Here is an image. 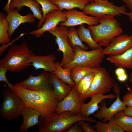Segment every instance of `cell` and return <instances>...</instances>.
Instances as JSON below:
<instances>
[{
  "label": "cell",
  "instance_id": "cell-33",
  "mask_svg": "<svg viewBox=\"0 0 132 132\" xmlns=\"http://www.w3.org/2000/svg\"><path fill=\"white\" fill-rule=\"evenodd\" d=\"M86 121L81 120L78 121V122L85 132H96L94 127L86 122Z\"/></svg>",
  "mask_w": 132,
  "mask_h": 132
},
{
  "label": "cell",
  "instance_id": "cell-38",
  "mask_svg": "<svg viewBox=\"0 0 132 132\" xmlns=\"http://www.w3.org/2000/svg\"><path fill=\"white\" fill-rule=\"evenodd\" d=\"M126 73L124 68L121 67H118L115 70V73L117 76Z\"/></svg>",
  "mask_w": 132,
  "mask_h": 132
},
{
  "label": "cell",
  "instance_id": "cell-11",
  "mask_svg": "<svg viewBox=\"0 0 132 132\" xmlns=\"http://www.w3.org/2000/svg\"><path fill=\"white\" fill-rule=\"evenodd\" d=\"M85 100L83 95L79 92L77 87H73L69 94L59 102L55 112L59 114L68 111L77 114L80 113L81 106Z\"/></svg>",
  "mask_w": 132,
  "mask_h": 132
},
{
  "label": "cell",
  "instance_id": "cell-12",
  "mask_svg": "<svg viewBox=\"0 0 132 132\" xmlns=\"http://www.w3.org/2000/svg\"><path fill=\"white\" fill-rule=\"evenodd\" d=\"M67 20L65 14L59 9L51 11L45 17L44 22L41 27L37 30L30 32V34L34 35L36 38H40L44 35L45 32L54 29L60 22H65Z\"/></svg>",
  "mask_w": 132,
  "mask_h": 132
},
{
  "label": "cell",
  "instance_id": "cell-20",
  "mask_svg": "<svg viewBox=\"0 0 132 132\" xmlns=\"http://www.w3.org/2000/svg\"><path fill=\"white\" fill-rule=\"evenodd\" d=\"M49 83L53 86L54 94L60 102L69 94L72 89L70 86L66 84L53 73L50 74Z\"/></svg>",
  "mask_w": 132,
  "mask_h": 132
},
{
  "label": "cell",
  "instance_id": "cell-5",
  "mask_svg": "<svg viewBox=\"0 0 132 132\" xmlns=\"http://www.w3.org/2000/svg\"><path fill=\"white\" fill-rule=\"evenodd\" d=\"M73 50L75 55L73 60L63 66V68L71 69L78 66L97 68L100 66L105 58V55L102 47L87 51L83 50L79 46H76Z\"/></svg>",
  "mask_w": 132,
  "mask_h": 132
},
{
  "label": "cell",
  "instance_id": "cell-4",
  "mask_svg": "<svg viewBox=\"0 0 132 132\" xmlns=\"http://www.w3.org/2000/svg\"><path fill=\"white\" fill-rule=\"evenodd\" d=\"M32 50L26 43L10 45L6 55L0 60V65L12 73L21 72L27 68L30 64Z\"/></svg>",
  "mask_w": 132,
  "mask_h": 132
},
{
  "label": "cell",
  "instance_id": "cell-35",
  "mask_svg": "<svg viewBox=\"0 0 132 132\" xmlns=\"http://www.w3.org/2000/svg\"><path fill=\"white\" fill-rule=\"evenodd\" d=\"M123 101L128 107H132V91L126 93L123 97Z\"/></svg>",
  "mask_w": 132,
  "mask_h": 132
},
{
  "label": "cell",
  "instance_id": "cell-15",
  "mask_svg": "<svg viewBox=\"0 0 132 132\" xmlns=\"http://www.w3.org/2000/svg\"><path fill=\"white\" fill-rule=\"evenodd\" d=\"M50 73L43 72L35 76L31 74L26 79L17 83L16 84L32 90H39L49 88Z\"/></svg>",
  "mask_w": 132,
  "mask_h": 132
},
{
  "label": "cell",
  "instance_id": "cell-1",
  "mask_svg": "<svg viewBox=\"0 0 132 132\" xmlns=\"http://www.w3.org/2000/svg\"><path fill=\"white\" fill-rule=\"evenodd\" d=\"M14 91L22 100L24 108L39 111L43 118L55 112L60 102L55 96L51 86L39 90H32L15 84Z\"/></svg>",
  "mask_w": 132,
  "mask_h": 132
},
{
  "label": "cell",
  "instance_id": "cell-10",
  "mask_svg": "<svg viewBox=\"0 0 132 132\" xmlns=\"http://www.w3.org/2000/svg\"><path fill=\"white\" fill-rule=\"evenodd\" d=\"M113 88L117 94L115 100L110 107L107 108L105 99L102 100L101 102V106H99L100 110L96 112L94 115L95 118L102 120V122H106L113 119V116L116 113L123 110L126 107L124 103L120 99V89L116 82H115Z\"/></svg>",
  "mask_w": 132,
  "mask_h": 132
},
{
  "label": "cell",
  "instance_id": "cell-39",
  "mask_svg": "<svg viewBox=\"0 0 132 132\" xmlns=\"http://www.w3.org/2000/svg\"><path fill=\"white\" fill-rule=\"evenodd\" d=\"M118 80L120 82H123L126 81L128 78V76L126 73L117 76Z\"/></svg>",
  "mask_w": 132,
  "mask_h": 132
},
{
  "label": "cell",
  "instance_id": "cell-23",
  "mask_svg": "<svg viewBox=\"0 0 132 132\" xmlns=\"http://www.w3.org/2000/svg\"><path fill=\"white\" fill-rule=\"evenodd\" d=\"M57 6L62 11L64 9L69 10L76 8L82 11L89 0H49Z\"/></svg>",
  "mask_w": 132,
  "mask_h": 132
},
{
  "label": "cell",
  "instance_id": "cell-36",
  "mask_svg": "<svg viewBox=\"0 0 132 132\" xmlns=\"http://www.w3.org/2000/svg\"><path fill=\"white\" fill-rule=\"evenodd\" d=\"M66 132H83L84 131L78 122L74 123Z\"/></svg>",
  "mask_w": 132,
  "mask_h": 132
},
{
  "label": "cell",
  "instance_id": "cell-45",
  "mask_svg": "<svg viewBox=\"0 0 132 132\" xmlns=\"http://www.w3.org/2000/svg\"><path fill=\"white\" fill-rule=\"evenodd\" d=\"M102 0H92V2H97V1H101Z\"/></svg>",
  "mask_w": 132,
  "mask_h": 132
},
{
  "label": "cell",
  "instance_id": "cell-27",
  "mask_svg": "<svg viewBox=\"0 0 132 132\" xmlns=\"http://www.w3.org/2000/svg\"><path fill=\"white\" fill-rule=\"evenodd\" d=\"M83 66L75 67L71 69L72 78L76 86L84 76L89 74L95 72L97 68Z\"/></svg>",
  "mask_w": 132,
  "mask_h": 132
},
{
  "label": "cell",
  "instance_id": "cell-17",
  "mask_svg": "<svg viewBox=\"0 0 132 132\" xmlns=\"http://www.w3.org/2000/svg\"><path fill=\"white\" fill-rule=\"evenodd\" d=\"M56 59L53 54L45 55H37L32 50L30 62L36 70L43 69L44 71L53 73L56 68L55 63Z\"/></svg>",
  "mask_w": 132,
  "mask_h": 132
},
{
  "label": "cell",
  "instance_id": "cell-2",
  "mask_svg": "<svg viewBox=\"0 0 132 132\" xmlns=\"http://www.w3.org/2000/svg\"><path fill=\"white\" fill-rule=\"evenodd\" d=\"M81 120L95 122L96 121L90 117L83 116L80 113L73 114L68 111L58 114L55 112L43 118H39V132H62L69 129L75 122Z\"/></svg>",
  "mask_w": 132,
  "mask_h": 132
},
{
  "label": "cell",
  "instance_id": "cell-30",
  "mask_svg": "<svg viewBox=\"0 0 132 132\" xmlns=\"http://www.w3.org/2000/svg\"><path fill=\"white\" fill-rule=\"evenodd\" d=\"M68 36L69 44L73 49L75 46H78L84 50H88V47L83 43L79 38L77 30L74 27H70L69 29Z\"/></svg>",
  "mask_w": 132,
  "mask_h": 132
},
{
  "label": "cell",
  "instance_id": "cell-26",
  "mask_svg": "<svg viewBox=\"0 0 132 132\" xmlns=\"http://www.w3.org/2000/svg\"><path fill=\"white\" fill-rule=\"evenodd\" d=\"M56 69L53 73L64 83L69 84L72 87L76 86L75 83L72 80L71 73V69L62 67L60 63L55 61V63Z\"/></svg>",
  "mask_w": 132,
  "mask_h": 132
},
{
  "label": "cell",
  "instance_id": "cell-18",
  "mask_svg": "<svg viewBox=\"0 0 132 132\" xmlns=\"http://www.w3.org/2000/svg\"><path fill=\"white\" fill-rule=\"evenodd\" d=\"M117 97L116 94L104 95L99 93L94 94L91 97L90 100L87 103H83L81 105L80 113L84 117H87L93 114L99 109L98 104L102 100L106 99L112 100Z\"/></svg>",
  "mask_w": 132,
  "mask_h": 132
},
{
  "label": "cell",
  "instance_id": "cell-34",
  "mask_svg": "<svg viewBox=\"0 0 132 132\" xmlns=\"http://www.w3.org/2000/svg\"><path fill=\"white\" fill-rule=\"evenodd\" d=\"M95 72L86 75L79 81L77 85L76 86L78 91L84 84L94 77Z\"/></svg>",
  "mask_w": 132,
  "mask_h": 132
},
{
  "label": "cell",
  "instance_id": "cell-21",
  "mask_svg": "<svg viewBox=\"0 0 132 132\" xmlns=\"http://www.w3.org/2000/svg\"><path fill=\"white\" fill-rule=\"evenodd\" d=\"M29 7L32 11L35 18L41 21L43 18V14L39 4L34 0H13L11 2L10 9L16 8L20 11L23 6Z\"/></svg>",
  "mask_w": 132,
  "mask_h": 132
},
{
  "label": "cell",
  "instance_id": "cell-7",
  "mask_svg": "<svg viewBox=\"0 0 132 132\" xmlns=\"http://www.w3.org/2000/svg\"><path fill=\"white\" fill-rule=\"evenodd\" d=\"M82 11L99 20L106 15L114 17L121 14L125 15L127 12L125 5L117 6L107 0L89 2L86 5Z\"/></svg>",
  "mask_w": 132,
  "mask_h": 132
},
{
  "label": "cell",
  "instance_id": "cell-6",
  "mask_svg": "<svg viewBox=\"0 0 132 132\" xmlns=\"http://www.w3.org/2000/svg\"><path fill=\"white\" fill-rule=\"evenodd\" d=\"M2 93L3 100L0 109L1 116L10 120L17 119L21 116L24 106L21 98L9 87L4 89Z\"/></svg>",
  "mask_w": 132,
  "mask_h": 132
},
{
  "label": "cell",
  "instance_id": "cell-3",
  "mask_svg": "<svg viewBox=\"0 0 132 132\" xmlns=\"http://www.w3.org/2000/svg\"><path fill=\"white\" fill-rule=\"evenodd\" d=\"M88 28L93 39L101 47H106L114 37L123 32L119 23L110 15L104 16L99 19L98 24Z\"/></svg>",
  "mask_w": 132,
  "mask_h": 132
},
{
  "label": "cell",
  "instance_id": "cell-19",
  "mask_svg": "<svg viewBox=\"0 0 132 132\" xmlns=\"http://www.w3.org/2000/svg\"><path fill=\"white\" fill-rule=\"evenodd\" d=\"M22 116L23 121L19 130V132H26L29 128L39 124L40 114L37 110L31 108H24Z\"/></svg>",
  "mask_w": 132,
  "mask_h": 132
},
{
  "label": "cell",
  "instance_id": "cell-13",
  "mask_svg": "<svg viewBox=\"0 0 132 132\" xmlns=\"http://www.w3.org/2000/svg\"><path fill=\"white\" fill-rule=\"evenodd\" d=\"M67 18V20L65 22H61L60 25L68 27L81 25L86 24L92 26L98 24L99 20L92 16H89L83 12L73 9L64 11Z\"/></svg>",
  "mask_w": 132,
  "mask_h": 132
},
{
  "label": "cell",
  "instance_id": "cell-28",
  "mask_svg": "<svg viewBox=\"0 0 132 132\" xmlns=\"http://www.w3.org/2000/svg\"><path fill=\"white\" fill-rule=\"evenodd\" d=\"M94 127L96 132H124L113 119L108 122L96 121Z\"/></svg>",
  "mask_w": 132,
  "mask_h": 132
},
{
  "label": "cell",
  "instance_id": "cell-43",
  "mask_svg": "<svg viewBox=\"0 0 132 132\" xmlns=\"http://www.w3.org/2000/svg\"><path fill=\"white\" fill-rule=\"evenodd\" d=\"M130 9V11L128 12H127L125 15L127 16L130 21L132 24V7Z\"/></svg>",
  "mask_w": 132,
  "mask_h": 132
},
{
  "label": "cell",
  "instance_id": "cell-29",
  "mask_svg": "<svg viewBox=\"0 0 132 132\" xmlns=\"http://www.w3.org/2000/svg\"><path fill=\"white\" fill-rule=\"evenodd\" d=\"M7 15L0 12V44H9L10 40L8 34L9 24L6 19Z\"/></svg>",
  "mask_w": 132,
  "mask_h": 132
},
{
  "label": "cell",
  "instance_id": "cell-9",
  "mask_svg": "<svg viewBox=\"0 0 132 132\" xmlns=\"http://www.w3.org/2000/svg\"><path fill=\"white\" fill-rule=\"evenodd\" d=\"M68 27L60 25L48 31L55 37V42L58 47L57 50L63 53V57L60 63L62 67L72 61L75 55L73 49L69 43L68 36Z\"/></svg>",
  "mask_w": 132,
  "mask_h": 132
},
{
  "label": "cell",
  "instance_id": "cell-44",
  "mask_svg": "<svg viewBox=\"0 0 132 132\" xmlns=\"http://www.w3.org/2000/svg\"><path fill=\"white\" fill-rule=\"evenodd\" d=\"M129 81L132 83V71L130 74V77L129 79Z\"/></svg>",
  "mask_w": 132,
  "mask_h": 132
},
{
  "label": "cell",
  "instance_id": "cell-37",
  "mask_svg": "<svg viewBox=\"0 0 132 132\" xmlns=\"http://www.w3.org/2000/svg\"><path fill=\"white\" fill-rule=\"evenodd\" d=\"M93 77L82 86L78 91L80 93L84 95L88 92L90 87Z\"/></svg>",
  "mask_w": 132,
  "mask_h": 132
},
{
  "label": "cell",
  "instance_id": "cell-42",
  "mask_svg": "<svg viewBox=\"0 0 132 132\" xmlns=\"http://www.w3.org/2000/svg\"><path fill=\"white\" fill-rule=\"evenodd\" d=\"M129 9L132 7V0H122Z\"/></svg>",
  "mask_w": 132,
  "mask_h": 132
},
{
  "label": "cell",
  "instance_id": "cell-25",
  "mask_svg": "<svg viewBox=\"0 0 132 132\" xmlns=\"http://www.w3.org/2000/svg\"><path fill=\"white\" fill-rule=\"evenodd\" d=\"M77 31L81 41L85 43L90 48L94 49L102 47L93 38L90 29L85 28L84 24L80 25Z\"/></svg>",
  "mask_w": 132,
  "mask_h": 132
},
{
  "label": "cell",
  "instance_id": "cell-32",
  "mask_svg": "<svg viewBox=\"0 0 132 132\" xmlns=\"http://www.w3.org/2000/svg\"><path fill=\"white\" fill-rule=\"evenodd\" d=\"M8 71V70L6 68L0 65V81L5 82L8 85V87L14 91V85L10 83L6 77V73Z\"/></svg>",
  "mask_w": 132,
  "mask_h": 132
},
{
  "label": "cell",
  "instance_id": "cell-40",
  "mask_svg": "<svg viewBox=\"0 0 132 132\" xmlns=\"http://www.w3.org/2000/svg\"><path fill=\"white\" fill-rule=\"evenodd\" d=\"M123 110V112L124 114L132 117V107H126Z\"/></svg>",
  "mask_w": 132,
  "mask_h": 132
},
{
  "label": "cell",
  "instance_id": "cell-41",
  "mask_svg": "<svg viewBox=\"0 0 132 132\" xmlns=\"http://www.w3.org/2000/svg\"><path fill=\"white\" fill-rule=\"evenodd\" d=\"M12 0H8L7 3L5 7L2 9V10L6 12L7 13L10 9L9 7Z\"/></svg>",
  "mask_w": 132,
  "mask_h": 132
},
{
  "label": "cell",
  "instance_id": "cell-22",
  "mask_svg": "<svg viewBox=\"0 0 132 132\" xmlns=\"http://www.w3.org/2000/svg\"><path fill=\"white\" fill-rule=\"evenodd\" d=\"M106 60L116 67L132 69V47L121 54L109 56Z\"/></svg>",
  "mask_w": 132,
  "mask_h": 132
},
{
  "label": "cell",
  "instance_id": "cell-24",
  "mask_svg": "<svg viewBox=\"0 0 132 132\" xmlns=\"http://www.w3.org/2000/svg\"><path fill=\"white\" fill-rule=\"evenodd\" d=\"M113 119L124 132H132V117L125 115L121 110L114 115Z\"/></svg>",
  "mask_w": 132,
  "mask_h": 132
},
{
  "label": "cell",
  "instance_id": "cell-31",
  "mask_svg": "<svg viewBox=\"0 0 132 132\" xmlns=\"http://www.w3.org/2000/svg\"><path fill=\"white\" fill-rule=\"evenodd\" d=\"M37 1L42 7V11L43 14L42 20L39 21L37 26L39 29L40 28L44 22V19L46 14L49 12L59 9L58 7L49 0H34Z\"/></svg>",
  "mask_w": 132,
  "mask_h": 132
},
{
  "label": "cell",
  "instance_id": "cell-8",
  "mask_svg": "<svg viewBox=\"0 0 132 132\" xmlns=\"http://www.w3.org/2000/svg\"><path fill=\"white\" fill-rule=\"evenodd\" d=\"M115 82L106 69L100 66L96 71L90 88L83 95L85 100L97 94H105L109 92L113 88Z\"/></svg>",
  "mask_w": 132,
  "mask_h": 132
},
{
  "label": "cell",
  "instance_id": "cell-16",
  "mask_svg": "<svg viewBox=\"0 0 132 132\" xmlns=\"http://www.w3.org/2000/svg\"><path fill=\"white\" fill-rule=\"evenodd\" d=\"M7 13L6 19L9 24L8 34L10 38L22 23L27 22L32 23L35 21V18L32 13L22 16L19 13L17 9H10Z\"/></svg>",
  "mask_w": 132,
  "mask_h": 132
},
{
  "label": "cell",
  "instance_id": "cell-46",
  "mask_svg": "<svg viewBox=\"0 0 132 132\" xmlns=\"http://www.w3.org/2000/svg\"></svg>",
  "mask_w": 132,
  "mask_h": 132
},
{
  "label": "cell",
  "instance_id": "cell-14",
  "mask_svg": "<svg viewBox=\"0 0 132 132\" xmlns=\"http://www.w3.org/2000/svg\"><path fill=\"white\" fill-rule=\"evenodd\" d=\"M132 47V34H121L114 37L103 49L105 55H120Z\"/></svg>",
  "mask_w": 132,
  "mask_h": 132
}]
</instances>
